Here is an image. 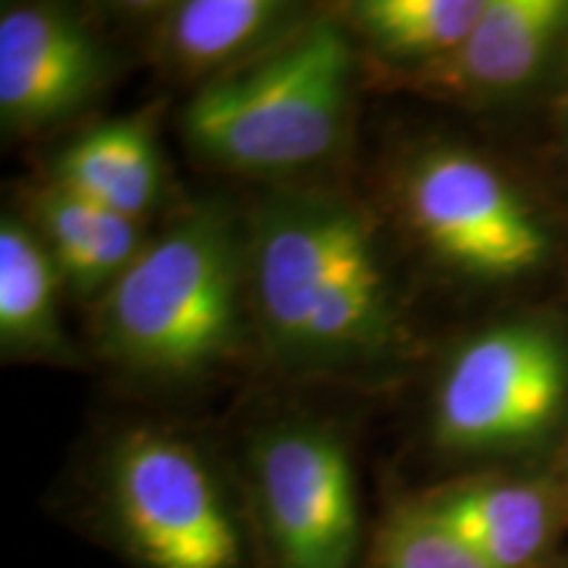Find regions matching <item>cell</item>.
I'll return each mask as SVG.
<instances>
[{
    "label": "cell",
    "instance_id": "obj_2",
    "mask_svg": "<svg viewBox=\"0 0 568 568\" xmlns=\"http://www.w3.org/2000/svg\"><path fill=\"white\" fill-rule=\"evenodd\" d=\"M247 237L222 203L184 211L98 301L101 353L148 379H193L222 366L243 337Z\"/></svg>",
    "mask_w": 568,
    "mask_h": 568
},
{
    "label": "cell",
    "instance_id": "obj_3",
    "mask_svg": "<svg viewBox=\"0 0 568 568\" xmlns=\"http://www.w3.org/2000/svg\"><path fill=\"white\" fill-rule=\"evenodd\" d=\"M355 48L332 17L197 88L182 132L197 159L240 174H293L337 151L353 109Z\"/></svg>",
    "mask_w": 568,
    "mask_h": 568
},
{
    "label": "cell",
    "instance_id": "obj_11",
    "mask_svg": "<svg viewBox=\"0 0 568 568\" xmlns=\"http://www.w3.org/2000/svg\"><path fill=\"white\" fill-rule=\"evenodd\" d=\"M303 24L280 0H182L159 11L151 53L176 80L209 84L258 59Z\"/></svg>",
    "mask_w": 568,
    "mask_h": 568
},
{
    "label": "cell",
    "instance_id": "obj_9",
    "mask_svg": "<svg viewBox=\"0 0 568 568\" xmlns=\"http://www.w3.org/2000/svg\"><path fill=\"white\" fill-rule=\"evenodd\" d=\"M564 30L568 0H487L458 48L435 63L397 74L408 90L426 98L503 95L537 74Z\"/></svg>",
    "mask_w": 568,
    "mask_h": 568
},
{
    "label": "cell",
    "instance_id": "obj_13",
    "mask_svg": "<svg viewBox=\"0 0 568 568\" xmlns=\"http://www.w3.org/2000/svg\"><path fill=\"white\" fill-rule=\"evenodd\" d=\"M30 224L77 295H103L148 243L142 222L84 201L51 180L30 197Z\"/></svg>",
    "mask_w": 568,
    "mask_h": 568
},
{
    "label": "cell",
    "instance_id": "obj_14",
    "mask_svg": "<svg viewBox=\"0 0 568 568\" xmlns=\"http://www.w3.org/2000/svg\"><path fill=\"white\" fill-rule=\"evenodd\" d=\"M63 280L32 224L3 216L0 224V345L6 355L71 361L59 316Z\"/></svg>",
    "mask_w": 568,
    "mask_h": 568
},
{
    "label": "cell",
    "instance_id": "obj_7",
    "mask_svg": "<svg viewBox=\"0 0 568 568\" xmlns=\"http://www.w3.org/2000/svg\"><path fill=\"white\" fill-rule=\"evenodd\" d=\"M397 203L418 243L464 274L508 280L548 255V234L521 195L464 148L416 153L397 180Z\"/></svg>",
    "mask_w": 568,
    "mask_h": 568
},
{
    "label": "cell",
    "instance_id": "obj_15",
    "mask_svg": "<svg viewBox=\"0 0 568 568\" xmlns=\"http://www.w3.org/2000/svg\"><path fill=\"white\" fill-rule=\"evenodd\" d=\"M485 6L487 0H364L351 6V19L395 71H410L458 48Z\"/></svg>",
    "mask_w": 568,
    "mask_h": 568
},
{
    "label": "cell",
    "instance_id": "obj_5",
    "mask_svg": "<svg viewBox=\"0 0 568 568\" xmlns=\"http://www.w3.org/2000/svg\"><path fill=\"white\" fill-rule=\"evenodd\" d=\"M245 493L268 568L358 566V477L351 447L335 429L284 422L255 435Z\"/></svg>",
    "mask_w": 568,
    "mask_h": 568
},
{
    "label": "cell",
    "instance_id": "obj_8",
    "mask_svg": "<svg viewBox=\"0 0 568 568\" xmlns=\"http://www.w3.org/2000/svg\"><path fill=\"white\" fill-rule=\"evenodd\" d=\"M113 74L109 48L59 6H3L0 119L9 132H40L82 111Z\"/></svg>",
    "mask_w": 568,
    "mask_h": 568
},
{
    "label": "cell",
    "instance_id": "obj_12",
    "mask_svg": "<svg viewBox=\"0 0 568 568\" xmlns=\"http://www.w3.org/2000/svg\"><path fill=\"white\" fill-rule=\"evenodd\" d=\"M48 180L103 209L142 222L159 203L163 163L153 113L92 126L55 155Z\"/></svg>",
    "mask_w": 568,
    "mask_h": 568
},
{
    "label": "cell",
    "instance_id": "obj_4",
    "mask_svg": "<svg viewBox=\"0 0 568 568\" xmlns=\"http://www.w3.org/2000/svg\"><path fill=\"white\" fill-rule=\"evenodd\" d=\"M92 514L132 568H258L247 503L211 453L176 432L134 426L113 437Z\"/></svg>",
    "mask_w": 568,
    "mask_h": 568
},
{
    "label": "cell",
    "instance_id": "obj_1",
    "mask_svg": "<svg viewBox=\"0 0 568 568\" xmlns=\"http://www.w3.org/2000/svg\"><path fill=\"white\" fill-rule=\"evenodd\" d=\"M379 234L332 190L261 197L247 230V287L268 351L301 372L372 366L403 343Z\"/></svg>",
    "mask_w": 568,
    "mask_h": 568
},
{
    "label": "cell",
    "instance_id": "obj_16",
    "mask_svg": "<svg viewBox=\"0 0 568 568\" xmlns=\"http://www.w3.org/2000/svg\"><path fill=\"white\" fill-rule=\"evenodd\" d=\"M376 568H489L447 535L414 500L389 516L379 535Z\"/></svg>",
    "mask_w": 568,
    "mask_h": 568
},
{
    "label": "cell",
    "instance_id": "obj_6",
    "mask_svg": "<svg viewBox=\"0 0 568 568\" xmlns=\"http://www.w3.org/2000/svg\"><path fill=\"white\" fill-rule=\"evenodd\" d=\"M568 400V353L539 324H503L460 347L437 387L432 432L479 456L537 443Z\"/></svg>",
    "mask_w": 568,
    "mask_h": 568
},
{
    "label": "cell",
    "instance_id": "obj_10",
    "mask_svg": "<svg viewBox=\"0 0 568 568\" xmlns=\"http://www.w3.org/2000/svg\"><path fill=\"white\" fill-rule=\"evenodd\" d=\"M414 503L489 568H537L566 521L564 495L542 479H471Z\"/></svg>",
    "mask_w": 568,
    "mask_h": 568
}]
</instances>
